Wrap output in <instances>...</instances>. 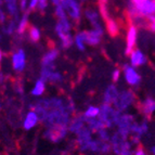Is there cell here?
<instances>
[{"label":"cell","mask_w":155,"mask_h":155,"mask_svg":"<svg viewBox=\"0 0 155 155\" xmlns=\"http://www.w3.org/2000/svg\"><path fill=\"white\" fill-rule=\"evenodd\" d=\"M31 109L38 113L45 128L68 127L73 115L76 113L74 102L70 98L61 96L36 99Z\"/></svg>","instance_id":"cell-1"},{"label":"cell","mask_w":155,"mask_h":155,"mask_svg":"<svg viewBox=\"0 0 155 155\" xmlns=\"http://www.w3.org/2000/svg\"><path fill=\"white\" fill-rule=\"evenodd\" d=\"M110 144H111V152L114 155H134L136 147L130 141V137L119 132L116 129L112 132Z\"/></svg>","instance_id":"cell-2"},{"label":"cell","mask_w":155,"mask_h":155,"mask_svg":"<svg viewBox=\"0 0 155 155\" xmlns=\"http://www.w3.org/2000/svg\"><path fill=\"white\" fill-rule=\"evenodd\" d=\"M72 29L73 22L68 18L58 20L55 23L54 31L59 38L61 49L67 50L72 46H74V35L72 33Z\"/></svg>","instance_id":"cell-3"},{"label":"cell","mask_w":155,"mask_h":155,"mask_svg":"<svg viewBox=\"0 0 155 155\" xmlns=\"http://www.w3.org/2000/svg\"><path fill=\"white\" fill-rule=\"evenodd\" d=\"M137 103V94L134 91V89L127 88L119 90V94L117 97V100L115 102V104H114V106L120 113H125V112H129V110L132 109Z\"/></svg>","instance_id":"cell-4"},{"label":"cell","mask_w":155,"mask_h":155,"mask_svg":"<svg viewBox=\"0 0 155 155\" xmlns=\"http://www.w3.org/2000/svg\"><path fill=\"white\" fill-rule=\"evenodd\" d=\"M120 114L122 113L114 105L102 103L100 106V115H99V117L104 123L106 128L113 129V128L116 127V124L118 122Z\"/></svg>","instance_id":"cell-5"},{"label":"cell","mask_w":155,"mask_h":155,"mask_svg":"<svg viewBox=\"0 0 155 155\" xmlns=\"http://www.w3.org/2000/svg\"><path fill=\"white\" fill-rule=\"evenodd\" d=\"M122 76L126 85L131 89L138 88L141 85L142 77L137 67L132 66L129 63H125L122 66Z\"/></svg>","instance_id":"cell-6"},{"label":"cell","mask_w":155,"mask_h":155,"mask_svg":"<svg viewBox=\"0 0 155 155\" xmlns=\"http://www.w3.org/2000/svg\"><path fill=\"white\" fill-rule=\"evenodd\" d=\"M11 61V66H12L13 72L18 74V75H21L25 72L26 66H27V55H26V51L21 48V47H18L13 50L12 53H11L10 57Z\"/></svg>","instance_id":"cell-7"},{"label":"cell","mask_w":155,"mask_h":155,"mask_svg":"<svg viewBox=\"0 0 155 155\" xmlns=\"http://www.w3.org/2000/svg\"><path fill=\"white\" fill-rule=\"evenodd\" d=\"M61 5L64 8L67 16L73 23H78L81 18V5L78 0H61Z\"/></svg>","instance_id":"cell-8"},{"label":"cell","mask_w":155,"mask_h":155,"mask_svg":"<svg viewBox=\"0 0 155 155\" xmlns=\"http://www.w3.org/2000/svg\"><path fill=\"white\" fill-rule=\"evenodd\" d=\"M70 134L68 127H54V128H45L42 137L52 143H59L67 138Z\"/></svg>","instance_id":"cell-9"},{"label":"cell","mask_w":155,"mask_h":155,"mask_svg":"<svg viewBox=\"0 0 155 155\" xmlns=\"http://www.w3.org/2000/svg\"><path fill=\"white\" fill-rule=\"evenodd\" d=\"M60 58V48L50 46L45 51L40 60V68H54L57 67V61Z\"/></svg>","instance_id":"cell-10"},{"label":"cell","mask_w":155,"mask_h":155,"mask_svg":"<svg viewBox=\"0 0 155 155\" xmlns=\"http://www.w3.org/2000/svg\"><path fill=\"white\" fill-rule=\"evenodd\" d=\"M39 76L44 78L48 84L54 86H60L64 83V75L62 72L57 70V67L54 68H40V73Z\"/></svg>","instance_id":"cell-11"},{"label":"cell","mask_w":155,"mask_h":155,"mask_svg":"<svg viewBox=\"0 0 155 155\" xmlns=\"http://www.w3.org/2000/svg\"><path fill=\"white\" fill-rule=\"evenodd\" d=\"M134 122H136L134 115H132L129 112H125V113L120 114L115 128L119 132H122V134L130 137V129H131V126L134 125Z\"/></svg>","instance_id":"cell-12"},{"label":"cell","mask_w":155,"mask_h":155,"mask_svg":"<svg viewBox=\"0 0 155 155\" xmlns=\"http://www.w3.org/2000/svg\"><path fill=\"white\" fill-rule=\"evenodd\" d=\"M39 124H40V117L35 110L29 109L24 114L23 119H22V128L25 131H31L35 129Z\"/></svg>","instance_id":"cell-13"},{"label":"cell","mask_w":155,"mask_h":155,"mask_svg":"<svg viewBox=\"0 0 155 155\" xmlns=\"http://www.w3.org/2000/svg\"><path fill=\"white\" fill-rule=\"evenodd\" d=\"M104 36V27L98 26V27H91L90 29H86V37H87V46L88 47H97L101 44Z\"/></svg>","instance_id":"cell-14"},{"label":"cell","mask_w":155,"mask_h":155,"mask_svg":"<svg viewBox=\"0 0 155 155\" xmlns=\"http://www.w3.org/2000/svg\"><path fill=\"white\" fill-rule=\"evenodd\" d=\"M137 42H138V27L134 23H130L128 28H127L126 33V48H125V53L127 55L129 54L130 52L137 48Z\"/></svg>","instance_id":"cell-15"},{"label":"cell","mask_w":155,"mask_h":155,"mask_svg":"<svg viewBox=\"0 0 155 155\" xmlns=\"http://www.w3.org/2000/svg\"><path fill=\"white\" fill-rule=\"evenodd\" d=\"M119 94V88L117 87L116 84H110L106 86V88L104 89L103 93H102V103L104 104H110V105H114L117 100V97Z\"/></svg>","instance_id":"cell-16"},{"label":"cell","mask_w":155,"mask_h":155,"mask_svg":"<svg viewBox=\"0 0 155 155\" xmlns=\"http://www.w3.org/2000/svg\"><path fill=\"white\" fill-rule=\"evenodd\" d=\"M128 60H129V64L132 65V66L139 67L144 66L147 63V57L145 54L143 50H141L140 48H134L129 54H128Z\"/></svg>","instance_id":"cell-17"},{"label":"cell","mask_w":155,"mask_h":155,"mask_svg":"<svg viewBox=\"0 0 155 155\" xmlns=\"http://www.w3.org/2000/svg\"><path fill=\"white\" fill-rule=\"evenodd\" d=\"M139 111L143 116L149 118L155 114V99L153 97H147L139 103Z\"/></svg>","instance_id":"cell-18"},{"label":"cell","mask_w":155,"mask_h":155,"mask_svg":"<svg viewBox=\"0 0 155 155\" xmlns=\"http://www.w3.org/2000/svg\"><path fill=\"white\" fill-rule=\"evenodd\" d=\"M86 126V118L84 117L83 113L81 114H74L71 119L70 125H68V130L70 134L75 136L77 132H79Z\"/></svg>","instance_id":"cell-19"},{"label":"cell","mask_w":155,"mask_h":155,"mask_svg":"<svg viewBox=\"0 0 155 155\" xmlns=\"http://www.w3.org/2000/svg\"><path fill=\"white\" fill-rule=\"evenodd\" d=\"M47 86H48V83H47L44 78H41L39 76V77L34 81L33 87H31V96L33 97L34 99L42 98L47 91Z\"/></svg>","instance_id":"cell-20"},{"label":"cell","mask_w":155,"mask_h":155,"mask_svg":"<svg viewBox=\"0 0 155 155\" xmlns=\"http://www.w3.org/2000/svg\"><path fill=\"white\" fill-rule=\"evenodd\" d=\"M84 15H85L86 20L89 22L91 27H98V26H102L101 23V15L99 11L97 9L92 8V7H88L84 10Z\"/></svg>","instance_id":"cell-21"},{"label":"cell","mask_w":155,"mask_h":155,"mask_svg":"<svg viewBox=\"0 0 155 155\" xmlns=\"http://www.w3.org/2000/svg\"><path fill=\"white\" fill-rule=\"evenodd\" d=\"M5 5V11L8 13V15L12 18H16L18 20L21 14V9L18 5V0H3Z\"/></svg>","instance_id":"cell-22"},{"label":"cell","mask_w":155,"mask_h":155,"mask_svg":"<svg viewBox=\"0 0 155 155\" xmlns=\"http://www.w3.org/2000/svg\"><path fill=\"white\" fill-rule=\"evenodd\" d=\"M74 46L80 52H85L87 49V37H86V29L77 31L74 35Z\"/></svg>","instance_id":"cell-23"},{"label":"cell","mask_w":155,"mask_h":155,"mask_svg":"<svg viewBox=\"0 0 155 155\" xmlns=\"http://www.w3.org/2000/svg\"><path fill=\"white\" fill-rule=\"evenodd\" d=\"M18 21L16 18H10L5 24L1 25V33L5 36H15L16 35V28H18Z\"/></svg>","instance_id":"cell-24"},{"label":"cell","mask_w":155,"mask_h":155,"mask_svg":"<svg viewBox=\"0 0 155 155\" xmlns=\"http://www.w3.org/2000/svg\"><path fill=\"white\" fill-rule=\"evenodd\" d=\"M29 26V15L28 12H23L18 21V28H16V35L18 37H22L26 34V31Z\"/></svg>","instance_id":"cell-25"},{"label":"cell","mask_w":155,"mask_h":155,"mask_svg":"<svg viewBox=\"0 0 155 155\" xmlns=\"http://www.w3.org/2000/svg\"><path fill=\"white\" fill-rule=\"evenodd\" d=\"M26 36H27L29 41L36 44V42L40 41V39H41V31L37 26L29 25L27 31H26Z\"/></svg>","instance_id":"cell-26"},{"label":"cell","mask_w":155,"mask_h":155,"mask_svg":"<svg viewBox=\"0 0 155 155\" xmlns=\"http://www.w3.org/2000/svg\"><path fill=\"white\" fill-rule=\"evenodd\" d=\"M83 115L86 119H92L97 118L100 115V106L96 105V104H89L88 106H86V109L84 110Z\"/></svg>","instance_id":"cell-27"},{"label":"cell","mask_w":155,"mask_h":155,"mask_svg":"<svg viewBox=\"0 0 155 155\" xmlns=\"http://www.w3.org/2000/svg\"><path fill=\"white\" fill-rule=\"evenodd\" d=\"M86 125L88 127L91 131H93L94 134H97L98 131H100L101 129L105 128V125L104 123L100 119V117H97V118L92 119H86Z\"/></svg>","instance_id":"cell-28"},{"label":"cell","mask_w":155,"mask_h":155,"mask_svg":"<svg viewBox=\"0 0 155 155\" xmlns=\"http://www.w3.org/2000/svg\"><path fill=\"white\" fill-rule=\"evenodd\" d=\"M111 129L109 128H103V129H101L100 131H98L96 134V136L99 138L100 140L102 141H105V142H110V140H111V136H112V132L110 131Z\"/></svg>","instance_id":"cell-29"},{"label":"cell","mask_w":155,"mask_h":155,"mask_svg":"<svg viewBox=\"0 0 155 155\" xmlns=\"http://www.w3.org/2000/svg\"><path fill=\"white\" fill-rule=\"evenodd\" d=\"M54 15H55V18H57V20H62V18H68V16H67V13L65 12L64 8L62 7L61 3L54 5Z\"/></svg>","instance_id":"cell-30"},{"label":"cell","mask_w":155,"mask_h":155,"mask_svg":"<svg viewBox=\"0 0 155 155\" xmlns=\"http://www.w3.org/2000/svg\"><path fill=\"white\" fill-rule=\"evenodd\" d=\"M106 27H107V31L111 35H116L117 31H118V26L116 25V23L112 18L106 20Z\"/></svg>","instance_id":"cell-31"},{"label":"cell","mask_w":155,"mask_h":155,"mask_svg":"<svg viewBox=\"0 0 155 155\" xmlns=\"http://www.w3.org/2000/svg\"><path fill=\"white\" fill-rule=\"evenodd\" d=\"M120 77H122V68H114L112 71L111 74V78H112V83L117 84L120 80Z\"/></svg>","instance_id":"cell-32"},{"label":"cell","mask_w":155,"mask_h":155,"mask_svg":"<svg viewBox=\"0 0 155 155\" xmlns=\"http://www.w3.org/2000/svg\"><path fill=\"white\" fill-rule=\"evenodd\" d=\"M145 21H147V28L152 31L153 33H155V14L154 15H151L149 18H145Z\"/></svg>","instance_id":"cell-33"},{"label":"cell","mask_w":155,"mask_h":155,"mask_svg":"<svg viewBox=\"0 0 155 155\" xmlns=\"http://www.w3.org/2000/svg\"><path fill=\"white\" fill-rule=\"evenodd\" d=\"M48 5H49V0H39L36 10L39 12H45L46 9L48 8Z\"/></svg>","instance_id":"cell-34"},{"label":"cell","mask_w":155,"mask_h":155,"mask_svg":"<svg viewBox=\"0 0 155 155\" xmlns=\"http://www.w3.org/2000/svg\"><path fill=\"white\" fill-rule=\"evenodd\" d=\"M134 155H149V154H147V152L145 151L144 147H140V145H138V147H134Z\"/></svg>","instance_id":"cell-35"},{"label":"cell","mask_w":155,"mask_h":155,"mask_svg":"<svg viewBox=\"0 0 155 155\" xmlns=\"http://www.w3.org/2000/svg\"><path fill=\"white\" fill-rule=\"evenodd\" d=\"M39 0H29L28 2V8H27V12H31V11H36L37 5H38Z\"/></svg>","instance_id":"cell-36"},{"label":"cell","mask_w":155,"mask_h":155,"mask_svg":"<svg viewBox=\"0 0 155 155\" xmlns=\"http://www.w3.org/2000/svg\"><path fill=\"white\" fill-rule=\"evenodd\" d=\"M149 154H150V155H155V144L151 145V147L149 149Z\"/></svg>","instance_id":"cell-37"},{"label":"cell","mask_w":155,"mask_h":155,"mask_svg":"<svg viewBox=\"0 0 155 155\" xmlns=\"http://www.w3.org/2000/svg\"><path fill=\"white\" fill-rule=\"evenodd\" d=\"M3 58H5V53H3V50L1 49V47H0V64L2 63Z\"/></svg>","instance_id":"cell-38"},{"label":"cell","mask_w":155,"mask_h":155,"mask_svg":"<svg viewBox=\"0 0 155 155\" xmlns=\"http://www.w3.org/2000/svg\"><path fill=\"white\" fill-rule=\"evenodd\" d=\"M141 1H142V0H130V2L134 3V5H136V3H139V2H141Z\"/></svg>","instance_id":"cell-39"},{"label":"cell","mask_w":155,"mask_h":155,"mask_svg":"<svg viewBox=\"0 0 155 155\" xmlns=\"http://www.w3.org/2000/svg\"><path fill=\"white\" fill-rule=\"evenodd\" d=\"M99 2H100V3H104V2H105V0H99Z\"/></svg>","instance_id":"cell-40"},{"label":"cell","mask_w":155,"mask_h":155,"mask_svg":"<svg viewBox=\"0 0 155 155\" xmlns=\"http://www.w3.org/2000/svg\"><path fill=\"white\" fill-rule=\"evenodd\" d=\"M1 109H2V103H1V101H0V111H1Z\"/></svg>","instance_id":"cell-41"},{"label":"cell","mask_w":155,"mask_h":155,"mask_svg":"<svg viewBox=\"0 0 155 155\" xmlns=\"http://www.w3.org/2000/svg\"><path fill=\"white\" fill-rule=\"evenodd\" d=\"M60 155H67V154H60Z\"/></svg>","instance_id":"cell-42"}]
</instances>
